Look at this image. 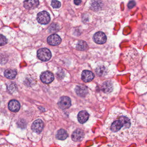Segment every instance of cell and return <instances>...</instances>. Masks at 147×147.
Wrapping results in <instances>:
<instances>
[{"mask_svg": "<svg viewBox=\"0 0 147 147\" xmlns=\"http://www.w3.org/2000/svg\"><path fill=\"white\" fill-rule=\"evenodd\" d=\"M104 131L111 139L124 142L134 139L138 133L135 122L131 115L120 109L113 110L110 112L105 123Z\"/></svg>", "mask_w": 147, "mask_h": 147, "instance_id": "1", "label": "cell"}, {"mask_svg": "<svg viewBox=\"0 0 147 147\" xmlns=\"http://www.w3.org/2000/svg\"><path fill=\"white\" fill-rule=\"evenodd\" d=\"M37 56L41 61L45 62L51 59L52 56L51 53L47 48H41L38 51Z\"/></svg>", "mask_w": 147, "mask_h": 147, "instance_id": "2", "label": "cell"}, {"mask_svg": "<svg viewBox=\"0 0 147 147\" xmlns=\"http://www.w3.org/2000/svg\"><path fill=\"white\" fill-rule=\"evenodd\" d=\"M37 19L39 23L43 25L48 24L51 20L49 13L45 11H42L38 13Z\"/></svg>", "mask_w": 147, "mask_h": 147, "instance_id": "3", "label": "cell"}, {"mask_svg": "<svg viewBox=\"0 0 147 147\" xmlns=\"http://www.w3.org/2000/svg\"><path fill=\"white\" fill-rule=\"evenodd\" d=\"M40 79L43 83L46 84H49L53 81L54 79V77L51 72L47 71L41 74L40 76Z\"/></svg>", "mask_w": 147, "mask_h": 147, "instance_id": "4", "label": "cell"}, {"mask_svg": "<svg viewBox=\"0 0 147 147\" xmlns=\"http://www.w3.org/2000/svg\"><path fill=\"white\" fill-rule=\"evenodd\" d=\"M59 108L65 110L69 109L71 105V101L69 98L67 96H63L60 98L58 102Z\"/></svg>", "mask_w": 147, "mask_h": 147, "instance_id": "5", "label": "cell"}, {"mask_svg": "<svg viewBox=\"0 0 147 147\" xmlns=\"http://www.w3.org/2000/svg\"><path fill=\"white\" fill-rule=\"evenodd\" d=\"M44 128V123L40 119H38L34 121L32 124V130L35 133L39 134L41 133Z\"/></svg>", "mask_w": 147, "mask_h": 147, "instance_id": "6", "label": "cell"}, {"mask_svg": "<svg viewBox=\"0 0 147 147\" xmlns=\"http://www.w3.org/2000/svg\"><path fill=\"white\" fill-rule=\"evenodd\" d=\"M94 41L98 44H103L106 42L107 38L106 35L102 32H98L93 36Z\"/></svg>", "mask_w": 147, "mask_h": 147, "instance_id": "7", "label": "cell"}, {"mask_svg": "<svg viewBox=\"0 0 147 147\" xmlns=\"http://www.w3.org/2000/svg\"><path fill=\"white\" fill-rule=\"evenodd\" d=\"M47 42L52 46H57L61 42V39L58 34H53L47 38Z\"/></svg>", "mask_w": 147, "mask_h": 147, "instance_id": "8", "label": "cell"}, {"mask_svg": "<svg viewBox=\"0 0 147 147\" xmlns=\"http://www.w3.org/2000/svg\"><path fill=\"white\" fill-rule=\"evenodd\" d=\"M84 137V133L80 129H77L73 132L71 135L72 140L75 142H80Z\"/></svg>", "mask_w": 147, "mask_h": 147, "instance_id": "9", "label": "cell"}, {"mask_svg": "<svg viewBox=\"0 0 147 147\" xmlns=\"http://www.w3.org/2000/svg\"><path fill=\"white\" fill-rule=\"evenodd\" d=\"M39 4V0H25L24 7L26 9H33L37 7Z\"/></svg>", "mask_w": 147, "mask_h": 147, "instance_id": "10", "label": "cell"}, {"mask_svg": "<svg viewBox=\"0 0 147 147\" xmlns=\"http://www.w3.org/2000/svg\"><path fill=\"white\" fill-rule=\"evenodd\" d=\"M94 78V74L90 71H84L81 74V79L85 82H90L92 81Z\"/></svg>", "mask_w": 147, "mask_h": 147, "instance_id": "11", "label": "cell"}, {"mask_svg": "<svg viewBox=\"0 0 147 147\" xmlns=\"http://www.w3.org/2000/svg\"><path fill=\"white\" fill-rule=\"evenodd\" d=\"M8 108L11 111L16 112L20 110V105L17 100H12L9 103Z\"/></svg>", "mask_w": 147, "mask_h": 147, "instance_id": "12", "label": "cell"}, {"mask_svg": "<svg viewBox=\"0 0 147 147\" xmlns=\"http://www.w3.org/2000/svg\"><path fill=\"white\" fill-rule=\"evenodd\" d=\"M89 114L85 111H82L79 113L78 116V121L81 124L85 123L89 119Z\"/></svg>", "mask_w": 147, "mask_h": 147, "instance_id": "13", "label": "cell"}, {"mask_svg": "<svg viewBox=\"0 0 147 147\" xmlns=\"http://www.w3.org/2000/svg\"><path fill=\"white\" fill-rule=\"evenodd\" d=\"M75 92L77 95L82 97H84L87 95L88 90L86 86H78L75 88Z\"/></svg>", "mask_w": 147, "mask_h": 147, "instance_id": "14", "label": "cell"}, {"mask_svg": "<svg viewBox=\"0 0 147 147\" xmlns=\"http://www.w3.org/2000/svg\"><path fill=\"white\" fill-rule=\"evenodd\" d=\"M113 84L110 81H106L103 83L102 86V89L105 93H110L113 90Z\"/></svg>", "mask_w": 147, "mask_h": 147, "instance_id": "15", "label": "cell"}, {"mask_svg": "<svg viewBox=\"0 0 147 147\" xmlns=\"http://www.w3.org/2000/svg\"><path fill=\"white\" fill-rule=\"evenodd\" d=\"M68 137V134L66 130L60 129L57 132L56 137L58 140H63Z\"/></svg>", "mask_w": 147, "mask_h": 147, "instance_id": "16", "label": "cell"}, {"mask_svg": "<svg viewBox=\"0 0 147 147\" xmlns=\"http://www.w3.org/2000/svg\"><path fill=\"white\" fill-rule=\"evenodd\" d=\"M102 2L100 0H93L91 4V8L93 10H100L102 7Z\"/></svg>", "mask_w": 147, "mask_h": 147, "instance_id": "17", "label": "cell"}, {"mask_svg": "<svg viewBox=\"0 0 147 147\" xmlns=\"http://www.w3.org/2000/svg\"><path fill=\"white\" fill-rule=\"evenodd\" d=\"M4 76L9 79H13L15 78L17 72L16 71L14 70L10 69H8L5 71L4 73Z\"/></svg>", "mask_w": 147, "mask_h": 147, "instance_id": "18", "label": "cell"}, {"mask_svg": "<svg viewBox=\"0 0 147 147\" xmlns=\"http://www.w3.org/2000/svg\"><path fill=\"white\" fill-rule=\"evenodd\" d=\"M88 48V45L85 41L80 40L78 42L77 45V49L78 51H85Z\"/></svg>", "mask_w": 147, "mask_h": 147, "instance_id": "19", "label": "cell"}, {"mask_svg": "<svg viewBox=\"0 0 147 147\" xmlns=\"http://www.w3.org/2000/svg\"><path fill=\"white\" fill-rule=\"evenodd\" d=\"M96 73L98 76H104L105 74H106V70L104 67H99L96 70Z\"/></svg>", "mask_w": 147, "mask_h": 147, "instance_id": "20", "label": "cell"}, {"mask_svg": "<svg viewBox=\"0 0 147 147\" xmlns=\"http://www.w3.org/2000/svg\"><path fill=\"white\" fill-rule=\"evenodd\" d=\"M7 88L10 92H13L15 91L16 90V89H17V86L15 83H10L8 85Z\"/></svg>", "mask_w": 147, "mask_h": 147, "instance_id": "21", "label": "cell"}, {"mask_svg": "<svg viewBox=\"0 0 147 147\" xmlns=\"http://www.w3.org/2000/svg\"><path fill=\"white\" fill-rule=\"evenodd\" d=\"M61 3L57 0H53L51 2V6L54 8H59L61 7Z\"/></svg>", "mask_w": 147, "mask_h": 147, "instance_id": "22", "label": "cell"}, {"mask_svg": "<svg viewBox=\"0 0 147 147\" xmlns=\"http://www.w3.org/2000/svg\"><path fill=\"white\" fill-rule=\"evenodd\" d=\"M7 43L6 37L2 34H0V46L5 45Z\"/></svg>", "mask_w": 147, "mask_h": 147, "instance_id": "23", "label": "cell"}, {"mask_svg": "<svg viewBox=\"0 0 147 147\" xmlns=\"http://www.w3.org/2000/svg\"><path fill=\"white\" fill-rule=\"evenodd\" d=\"M100 147H120L117 145V144H115V143H109L108 144H105V145H103L102 146Z\"/></svg>", "mask_w": 147, "mask_h": 147, "instance_id": "24", "label": "cell"}, {"mask_svg": "<svg viewBox=\"0 0 147 147\" xmlns=\"http://www.w3.org/2000/svg\"><path fill=\"white\" fill-rule=\"evenodd\" d=\"M136 2L134 1H130L129 2L128 4V7L129 8V9L133 8V7L135 6Z\"/></svg>", "mask_w": 147, "mask_h": 147, "instance_id": "25", "label": "cell"}, {"mask_svg": "<svg viewBox=\"0 0 147 147\" xmlns=\"http://www.w3.org/2000/svg\"><path fill=\"white\" fill-rule=\"evenodd\" d=\"M74 3L76 5H80L81 3V0H74Z\"/></svg>", "mask_w": 147, "mask_h": 147, "instance_id": "26", "label": "cell"}, {"mask_svg": "<svg viewBox=\"0 0 147 147\" xmlns=\"http://www.w3.org/2000/svg\"><path fill=\"white\" fill-rule=\"evenodd\" d=\"M139 147H147V146L146 145H144V146H142Z\"/></svg>", "mask_w": 147, "mask_h": 147, "instance_id": "27", "label": "cell"}]
</instances>
